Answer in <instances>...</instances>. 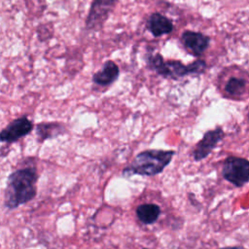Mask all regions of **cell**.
Returning <instances> with one entry per match:
<instances>
[{
    "label": "cell",
    "mask_w": 249,
    "mask_h": 249,
    "mask_svg": "<svg viewBox=\"0 0 249 249\" xmlns=\"http://www.w3.org/2000/svg\"><path fill=\"white\" fill-rule=\"evenodd\" d=\"M38 177L35 166H26L11 173L4 196L6 207L15 209L32 200L37 195Z\"/></svg>",
    "instance_id": "cell-1"
},
{
    "label": "cell",
    "mask_w": 249,
    "mask_h": 249,
    "mask_svg": "<svg viewBox=\"0 0 249 249\" xmlns=\"http://www.w3.org/2000/svg\"><path fill=\"white\" fill-rule=\"evenodd\" d=\"M176 152L174 150L148 149L138 153L132 161L122 171V176L152 177L160 174L172 161Z\"/></svg>",
    "instance_id": "cell-2"
},
{
    "label": "cell",
    "mask_w": 249,
    "mask_h": 249,
    "mask_svg": "<svg viewBox=\"0 0 249 249\" xmlns=\"http://www.w3.org/2000/svg\"><path fill=\"white\" fill-rule=\"evenodd\" d=\"M147 67L164 79L177 81L188 75H201L207 69V63L201 58L184 64L177 59H164L159 53H149L145 55Z\"/></svg>",
    "instance_id": "cell-3"
},
{
    "label": "cell",
    "mask_w": 249,
    "mask_h": 249,
    "mask_svg": "<svg viewBox=\"0 0 249 249\" xmlns=\"http://www.w3.org/2000/svg\"><path fill=\"white\" fill-rule=\"evenodd\" d=\"M221 173L224 180L235 188H242L249 181V161L245 158L229 156L223 161Z\"/></svg>",
    "instance_id": "cell-4"
},
{
    "label": "cell",
    "mask_w": 249,
    "mask_h": 249,
    "mask_svg": "<svg viewBox=\"0 0 249 249\" xmlns=\"http://www.w3.org/2000/svg\"><path fill=\"white\" fill-rule=\"evenodd\" d=\"M119 1L120 0H93L86 18V29L97 31L102 28Z\"/></svg>",
    "instance_id": "cell-5"
},
{
    "label": "cell",
    "mask_w": 249,
    "mask_h": 249,
    "mask_svg": "<svg viewBox=\"0 0 249 249\" xmlns=\"http://www.w3.org/2000/svg\"><path fill=\"white\" fill-rule=\"evenodd\" d=\"M225 131L221 126L207 130L201 139L194 146L192 150V158L195 161H200L206 159L218 144L224 139Z\"/></svg>",
    "instance_id": "cell-6"
},
{
    "label": "cell",
    "mask_w": 249,
    "mask_h": 249,
    "mask_svg": "<svg viewBox=\"0 0 249 249\" xmlns=\"http://www.w3.org/2000/svg\"><path fill=\"white\" fill-rule=\"evenodd\" d=\"M210 37L204 33L193 30H185L181 35V43L187 53L199 57L210 46Z\"/></svg>",
    "instance_id": "cell-7"
},
{
    "label": "cell",
    "mask_w": 249,
    "mask_h": 249,
    "mask_svg": "<svg viewBox=\"0 0 249 249\" xmlns=\"http://www.w3.org/2000/svg\"><path fill=\"white\" fill-rule=\"evenodd\" d=\"M33 129V123L26 117H20L11 122L0 131V141L13 143L26 136Z\"/></svg>",
    "instance_id": "cell-8"
},
{
    "label": "cell",
    "mask_w": 249,
    "mask_h": 249,
    "mask_svg": "<svg viewBox=\"0 0 249 249\" xmlns=\"http://www.w3.org/2000/svg\"><path fill=\"white\" fill-rule=\"evenodd\" d=\"M146 28L154 37L159 38L171 33L174 29V23L166 16L155 12L147 18Z\"/></svg>",
    "instance_id": "cell-9"
},
{
    "label": "cell",
    "mask_w": 249,
    "mask_h": 249,
    "mask_svg": "<svg viewBox=\"0 0 249 249\" xmlns=\"http://www.w3.org/2000/svg\"><path fill=\"white\" fill-rule=\"evenodd\" d=\"M119 76L120 67L118 64L113 60H107L103 63L101 69L92 75L91 81L99 87H108L114 84Z\"/></svg>",
    "instance_id": "cell-10"
},
{
    "label": "cell",
    "mask_w": 249,
    "mask_h": 249,
    "mask_svg": "<svg viewBox=\"0 0 249 249\" xmlns=\"http://www.w3.org/2000/svg\"><path fill=\"white\" fill-rule=\"evenodd\" d=\"M247 85L248 81L246 77L233 75L229 77L224 86L226 96L231 99H241L247 94Z\"/></svg>",
    "instance_id": "cell-11"
},
{
    "label": "cell",
    "mask_w": 249,
    "mask_h": 249,
    "mask_svg": "<svg viewBox=\"0 0 249 249\" xmlns=\"http://www.w3.org/2000/svg\"><path fill=\"white\" fill-rule=\"evenodd\" d=\"M161 214V208L157 203L145 202L139 204L135 209V215L138 221L146 226L155 224Z\"/></svg>",
    "instance_id": "cell-12"
},
{
    "label": "cell",
    "mask_w": 249,
    "mask_h": 249,
    "mask_svg": "<svg viewBox=\"0 0 249 249\" xmlns=\"http://www.w3.org/2000/svg\"><path fill=\"white\" fill-rule=\"evenodd\" d=\"M66 132V127L58 122L40 123L36 125V133L40 142L55 138Z\"/></svg>",
    "instance_id": "cell-13"
},
{
    "label": "cell",
    "mask_w": 249,
    "mask_h": 249,
    "mask_svg": "<svg viewBox=\"0 0 249 249\" xmlns=\"http://www.w3.org/2000/svg\"><path fill=\"white\" fill-rule=\"evenodd\" d=\"M219 249H247V248L240 246V245H234V246H225V247H221Z\"/></svg>",
    "instance_id": "cell-14"
},
{
    "label": "cell",
    "mask_w": 249,
    "mask_h": 249,
    "mask_svg": "<svg viewBox=\"0 0 249 249\" xmlns=\"http://www.w3.org/2000/svg\"><path fill=\"white\" fill-rule=\"evenodd\" d=\"M142 249H149V248H146V247H144V248H142Z\"/></svg>",
    "instance_id": "cell-15"
}]
</instances>
